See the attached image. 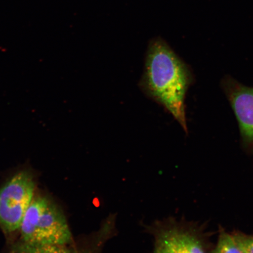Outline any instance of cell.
I'll return each instance as SVG.
<instances>
[{
    "mask_svg": "<svg viewBox=\"0 0 253 253\" xmlns=\"http://www.w3.org/2000/svg\"><path fill=\"white\" fill-rule=\"evenodd\" d=\"M9 253H78L68 245L30 244L20 241L12 245Z\"/></svg>",
    "mask_w": 253,
    "mask_h": 253,
    "instance_id": "6",
    "label": "cell"
},
{
    "mask_svg": "<svg viewBox=\"0 0 253 253\" xmlns=\"http://www.w3.org/2000/svg\"><path fill=\"white\" fill-rule=\"evenodd\" d=\"M212 253H243L234 236L227 234L220 236L216 249Z\"/></svg>",
    "mask_w": 253,
    "mask_h": 253,
    "instance_id": "7",
    "label": "cell"
},
{
    "mask_svg": "<svg viewBox=\"0 0 253 253\" xmlns=\"http://www.w3.org/2000/svg\"><path fill=\"white\" fill-rule=\"evenodd\" d=\"M243 253H253V236H234Z\"/></svg>",
    "mask_w": 253,
    "mask_h": 253,
    "instance_id": "8",
    "label": "cell"
},
{
    "mask_svg": "<svg viewBox=\"0 0 253 253\" xmlns=\"http://www.w3.org/2000/svg\"><path fill=\"white\" fill-rule=\"evenodd\" d=\"M155 253H172L170 250L168 248L166 243L164 242L161 239H160L159 243L157 247L156 251Z\"/></svg>",
    "mask_w": 253,
    "mask_h": 253,
    "instance_id": "9",
    "label": "cell"
},
{
    "mask_svg": "<svg viewBox=\"0 0 253 253\" xmlns=\"http://www.w3.org/2000/svg\"><path fill=\"white\" fill-rule=\"evenodd\" d=\"M225 86L243 140L253 144V88L232 80L227 81Z\"/></svg>",
    "mask_w": 253,
    "mask_h": 253,
    "instance_id": "4",
    "label": "cell"
},
{
    "mask_svg": "<svg viewBox=\"0 0 253 253\" xmlns=\"http://www.w3.org/2000/svg\"><path fill=\"white\" fill-rule=\"evenodd\" d=\"M191 78L186 66L165 40H151L140 86L150 99L165 108L188 132L185 99Z\"/></svg>",
    "mask_w": 253,
    "mask_h": 253,
    "instance_id": "1",
    "label": "cell"
},
{
    "mask_svg": "<svg viewBox=\"0 0 253 253\" xmlns=\"http://www.w3.org/2000/svg\"><path fill=\"white\" fill-rule=\"evenodd\" d=\"M33 173L22 170L0 188V228L5 235L18 232L36 194Z\"/></svg>",
    "mask_w": 253,
    "mask_h": 253,
    "instance_id": "3",
    "label": "cell"
},
{
    "mask_svg": "<svg viewBox=\"0 0 253 253\" xmlns=\"http://www.w3.org/2000/svg\"><path fill=\"white\" fill-rule=\"evenodd\" d=\"M18 232L20 241L30 244L68 245L72 241L64 213L46 195H35Z\"/></svg>",
    "mask_w": 253,
    "mask_h": 253,
    "instance_id": "2",
    "label": "cell"
},
{
    "mask_svg": "<svg viewBox=\"0 0 253 253\" xmlns=\"http://www.w3.org/2000/svg\"><path fill=\"white\" fill-rule=\"evenodd\" d=\"M161 239L172 253H205L199 240L187 233L172 230Z\"/></svg>",
    "mask_w": 253,
    "mask_h": 253,
    "instance_id": "5",
    "label": "cell"
}]
</instances>
